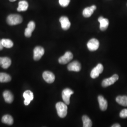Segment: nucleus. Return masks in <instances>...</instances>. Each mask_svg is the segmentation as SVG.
<instances>
[{"mask_svg": "<svg viewBox=\"0 0 127 127\" xmlns=\"http://www.w3.org/2000/svg\"><path fill=\"white\" fill-rule=\"evenodd\" d=\"M58 114L60 118H64L67 114V104L62 102H59L56 104Z\"/></svg>", "mask_w": 127, "mask_h": 127, "instance_id": "obj_1", "label": "nucleus"}, {"mask_svg": "<svg viewBox=\"0 0 127 127\" xmlns=\"http://www.w3.org/2000/svg\"><path fill=\"white\" fill-rule=\"evenodd\" d=\"M23 21L22 17L18 14H10L7 18V22L10 26L19 24Z\"/></svg>", "mask_w": 127, "mask_h": 127, "instance_id": "obj_2", "label": "nucleus"}, {"mask_svg": "<svg viewBox=\"0 0 127 127\" xmlns=\"http://www.w3.org/2000/svg\"><path fill=\"white\" fill-rule=\"evenodd\" d=\"M118 79H119V76L117 74H115L112 77L104 79L102 82V86L104 88L114 84L116 81H117Z\"/></svg>", "mask_w": 127, "mask_h": 127, "instance_id": "obj_3", "label": "nucleus"}, {"mask_svg": "<svg viewBox=\"0 0 127 127\" xmlns=\"http://www.w3.org/2000/svg\"><path fill=\"white\" fill-rule=\"evenodd\" d=\"M74 93V92L70 89L66 88L64 89L62 93V97L65 104L68 105L70 104V98L71 95Z\"/></svg>", "mask_w": 127, "mask_h": 127, "instance_id": "obj_4", "label": "nucleus"}, {"mask_svg": "<svg viewBox=\"0 0 127 127\" xmlns=\"http://www.w3.org/2000/svg\"><path fill=\"white\" fill-rule=\"evenodd\" d=\"M104 67L101 64H98L95 68H93L91 73V76L93 79H95L99 76L103 72Z\"/></svg>", "mask_w": 127, "mask_h": 127, "instance_id": "obj_5", "label": "nucleus"}, {"mask_svg": "<svg viewBox=\"0 0 127 127\" xmlns=\"http://www.w3.org/2000/svg\"><path fill=\"white\" fill-rule=\"evenodd\" d=\"M87 45L89 50L91 51H94L98 49L99 42L97 39L93 38L88 41Z\"/></svg>", "mask_w": 127, "mask_h": 127, "instance_id": "obj_6", "label": "nucleus"}, {"mask_svg": "<svg viewBox=\"0 0 127 127\" xmlns=\"http://www.w3.org/2000/svg\"><path fill=\"white\" fill-rule=\"evenodd\" d=\"M44 54V50L41 46H37L33 50V59L38 61Z\"/></svg>", "mask_w": 127, "mask_h": 127, "instance_id": "obj_7", "label": "nucleus"}, {"mask_svg": "<svg viewBox=\"0 0 127 127\" xmlns=\"http://www.w3.org/2000/svg\"><path fill=\"white\" fill-rule=\"evenodd\" d=\"M73 59V55L71 52L67 51L65 52L64 55L61 57L59 59V62L60 64H64L68 63Z\"/></svg>", "mask_w": 127, "mask_h": 127, "instance_id": "obj_8", "label": "nucleus"}, {"mask_svg": "<svg viewBox=\"0 0 127 127\" xmlns=\"http://www.w3.org/2000/svg\"><path fill=\"white\" fill-rule=\"evenodd\" d=\"M67 69L69 71L80 72L81 70V64L77 61H74L68 64Z\"/></svg>", "mask_w": 127, "mask_h": 127, "instance_id": "obj_9", "label": "nucleus"}, {"mask_svg": "<svg viewBox=\"0 0 127 127\" xmlns=\"http://www.w3.org/2000/svg\"><path fill=\"white\" fill-rule=\"evenodd\" d=\"M23 97L25 98L24 104L28 105L33 99V94L31 91H25L23 93Z\"/></svg>", "mask_w": 127, "mask_h": 127, "instance_id": "obj_10", "label": "nucleus"}, {"mask_svg": "<svg viewBox=\"0 0 127 127\" xmlns=\"http://www.w3.org/2000/svg\"><path fill=\"white\" fill-rule=\"evenodd\" d=\"M42 77L44 81L48 83H52L54 82V74L50 71H45L42 74Z\"/></svg>", "mask_w": 127, "mask_h": 127, "instance_id": "obj_11", "label": "nucleus"}, {"mask_svg": "<svg viewBox=\"0 0 127 127\" xmlns=\"http://www.w3.org/2000/svg\"><path fill=\"white\" fill-rule=\"evenodd\" d=\"M35 27V24L33 21H30L27 25V27L25 29V35L27 37H30L32 35V32H33Z\"/></svg>", "mask_w": 127, "mask_h": 127, "instance_id": "obj_12", "label": "nucleus"}, {"mask_svg": "<svg viewBox=\"0 0 127 127\" xmlns=\"http://www.w3.org/2000/svg\"><path fill=\"white\" fill-rule=\"evenodd\" d=\"M59 21L61 25V27L64 30H67L71 26V23L68 18L65 16L61 17L59 19Z\"/></svg>", "mask_w": 127, "mask_h": 127, "instance_id": "obj_13", "label": "nucleus"}, {"mask_svg": "<svg viewBox=\"0 0 127 127\" xmlns=\"http://www.w3.org/2000/svg\"><path fill=\"white\" fill-rule=\"evenodd\" d=\"M98 21L100 23V30L102 31L107 29L109 26V20L107 18H104L103 17L101 16L98 18Z\"/></svg>", "mask_w": 127, "mask_h": 127, "instance_id": "obj_14", "label": "nucleus"}, {"mask_svg": "<svg viewBox=\"0 0 127 127\" xmlns=\"http://www.w3.org/2000/svg\"><path fill=\"white\" fill-rule=\"evenodd\" d=\"M96 9L95 5H92L90 7H87L83 10V16L85 18H89L94 13V11Z\"/></svg>", "mask_w": 127, "mask_h": 127, "instance_id": "obj_15", "label": "nucleus"}, {"mask_svg": "<svg viewBox=\"0 0 127 127\" xmlns=\"http://www.w3.org/2000/svg\"><path fill=\"white\" fill-rule=\"evenodd\" d=\"M11 64V61L8 57H0V65L4 69L9 68Z\"/></svg>", "mask_w": 127, "mask_h": 127, "instance_id": "obj_16", "label": "nucleus"}, {"mask_svg": "<svg viewBox=\"0 0 127 127\" xmlns=\"http://www.w3.org/2000/svg\"><path fill=\"white\" fill-rule=\"evenodd\" d=\"M98 101L99 104V107L101 111H104L107 108L108 104L106 100H105L104 97L102 95H99L98 96Z\"/></svg>", "mask_w": 127, "mask_h": 127, "instance_id": "obj_17", "label": "nucleus"}, {"mask_svg": "<svg viewBox=\"0 0 127 127\" xmlns=\"http://www.w3.org/2000/svg\"><path fill=\"white\" fill-rule=\"evenodd\" d=\"M3 96L4 97L5 101L7 103L10 104L13 101V95L12 93L9 91H4L3 93Z\"/></svg>", "mask_w": 127, "mask_h": 127, "instance_id": "obj_18", "label": "nucleus"}, {"mask_svg": "<svg viewBox=\"0 0 127 127\" xmlns=\"http://www.w3.org/2000/svg\"><path fill=\"white\" fill-rule=\"evenodd\" d=\"M28 8V3L26 0L20 1L18 3V7L17 8V10L20 11H25L27 10Z\"/></svg>", "mask_w": 127, "mask_h": 127, "instance_id": "obj_19", "label": "nucleus"}, {"mask_svg": "<svg viewBox=\"0 0 127 127\" xmlns=\"http://www.w3.org/2000/svg\"><path fill=\"white\" fill-rule=\"evenodd\" d=\"M116 101L121 105L127 106V96L126 95H119L116 98Z\"/></svg>", "mask_w": 127, "mask_h": 127, "instance_id": "obj_20", "label": "nucleus"}, {"mask_svg": "<svg viewBox=\"0 0 127 127\" xmlns=\"http://www.w3.org/2000/svg\"><path fill=\"white\" fill-rule=\"evenodd\" d=\"M1 121L3 123L9 125H12L14 122L13 119L12 117L9 114H6L4 115L2 118Z\"/></svg>", "mask_w": 127, "mask_h": 127, "instance_id": "obj_21", "label": "nucleus"}, {"mask_svg": "<svg viewBox=\"0 0 127 127\" xmlns=\"http://www.w3.org/2000/svg\"><path fill=\"white\" fill-rule=\"evenodd\" d=\"M11 78L8 74L0 73V82H8L11 81Z\"/></svg>", "mask_w": 127, "mask_h": 127, "instance_id": "obj_22", "label": "nucleus"}, {"mask_svg": "<svg viewBox=\"0 0 127 127\" xmlns=\"http://www.w3.org/2000/svg\"><path fill=\"white\" fill-rule=\"evenodd\" d=\"M83 126L84 127H91L92 126V122L90 118L86 115H83L82 117Z\"/></svg>", "mask_w": 127, "mask_h": 127, "instance_id": "obj_23", "label": "nucleus"}, {"mask_svg": "<svg viewBox=\"0 0 127 127\" xmlns=\"http://www.w3.org/2000/svg\"><path fill=\"white\" fill-rule=\"evenodd\" d=\"M2 45L6 48H11L13 46V43L12 41L8 39H2L1 40Z\"/></svg>", "mask_w": 127, "mask_h": 127, "instance_id": "obj_24", "label": "nucleus"}, {"mask_svg": "<svg viewBox=\"0 0 127 127\" xmlns=\"http://www.w3.org/2000/svg\"><path fill=\"white\" fill-rule=\"evenodd\" d=\"M70 2V0H59V4L63 7H66Z\"/></svg>", "mask_w": 127, "mask_h": 127, "instance_id": "obj_25", "label": "nucleus"}, {"mask_svg": "<svg viewBox=\"0 0 127 127\" xmlns=\"http://www.w3.org/2000/svg\"><path fill=\"white\" fill-rule=\"evenodd\" d=\"M120 117L122 118H127V109H123L120 112Z\"/></svg>", "mask_w": 127, "mask_h": 127, "instance_id": "obj_26", "label": "nucleus"}, {"mask_svg": "<svg viewBox=\"0 0 127 127\" xmlns=\"http://www.w3.org/2000/svg\"><path fill=\"white\" fill-rule=\"evenodd\" d=\"M121 127V125L119 124H114L113 126H112V127Z\"/></svg>", "mask_w": 127, "mask_h": 127, "instance_id": "obj_27", "label": "nucleus"}, {"mask_svg": "<svg viewBox=\"0 0 127 127\" xmlns=\"http://www.w3.org/2000/svg\"><path fill=\"white\" fill-rule=\"evenodd\" d=\"M3 46L2 45V43H1V40H0V50H2L3 48Z\"/></svg>", "mask_w": 127, "mask_h": 127, "instance_id": "obj_28", "label": "nucleus"}, {"mask_svg": "<svg viewBox=\"0 0 127 127\" xmlns=\"http://www.w3.org/2000/svg\"><path fill=\"white\" fill-rule=\"evenodd\" d=\"M10 1H11V2H13V1H16V0H9Z\"/></svg>", "mask_w": 127, "mask_h": 127, "instance_id": "obj_29", "label": "nucleus"}]
</instances>
